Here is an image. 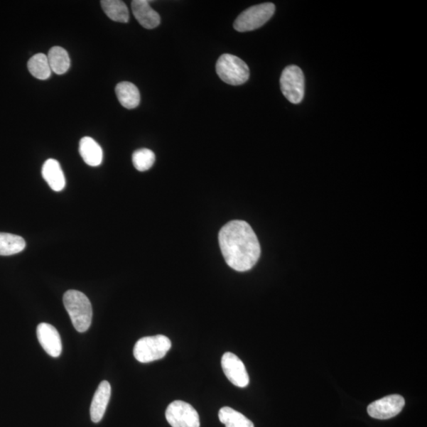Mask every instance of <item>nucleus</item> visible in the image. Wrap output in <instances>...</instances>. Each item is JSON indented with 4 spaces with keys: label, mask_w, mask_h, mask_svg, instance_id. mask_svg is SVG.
<instances>
[{
    "label": "nucleus",
    "mask_w": 427,
    "mask_h": 427,
    "mask_svg": "<svg viewBox=\"0 0 427 427\" xmlns=\"http://www.w3.org/2000/svg\"><path fill=\"white\" fill-rule=\"evenodd\" d=\"M222 368L229 381L239 388L247 387L249 377L243 362L236 355L227 352L222 358Z\"/></svg>",
    "instance_id": "9"
},
{
    "label": "nucleus",
    "mask_w": 427,
    "mask_h": 427,
    "mask_svg": "<svg viewBox=\"0 0 427 427\" xmlns=\"http://www.w3.org/2000/svg\"><path fill=\"white\" fill-rule=\"evenodd\" d=\"M48 63L52 70V72L57 75H63L68 71L71 61L67 52L60 46H55L51 48L47 55Z\"/></svg>",
    "instance_id": "16"
},
{
    "label": "nucleus",
    "mask_w": 427,
    "mask_h": 427,
    "mask_svg": "<svg viewBox=\"0 0 427 427\" xmlns=\"http://www.w3.org/2000/svg\"><path fill=\"white\" fill-rule=\"evenodd\" d=\"M26 248L22 237L0 233V256H11L21 253Z\"/></svg>",
    "instance_id": "19"
},
{
    "label": "nucleus",
    "mask_w": 427,
    "mask_h": 427,
    "mask_svg": "<svg viewBox=\"0 0 427 427\" xmlns=\"http://www.w3.org/2000/svg\"><path fill=\"white\" fill-rule=\"evenodd\" d=\"M219 241L224 259L235 271H249L260 259V242L247 222L235 220L227 223L220 230Z\"/></svg>",
    "instance_id": "1"
},
{
    "label": "nucleus",
    "mask_w": 427,
    "mask_h": 427,
    "mask_svg": "<svg viewBox=\"0 0 427 427\" xmlns=\"http://www.w3.org/2000/svg\"><path fill=\"white\" fill-rule=\"evenodd\" d=\"M80 153L84 162L90 166H99L102 163V149L92 138L86 136L80 140Z\"/></svg>",
    "instance_id": "14"
},
{
    "label": "nucleus",
    "mask_w": 427,
    "mask_h": 427,
    "mask_svg": "<svg viewBox=\"0 0 427 427\" xmlns=\"http://www.w3.org/2000/svg\"><path fill=\"white\" fill-rule=\"evenodd\" d=\"M116 94L121 106L128 109L136 108L140 102V94L134 84L121 82L116 87Z\"/></svg>",
    "instance_id": "15"
},
{
    "label": "nucleus",
    "mask_w": 427,
    "mask_h": 427,
    "mask_svg": "<svg viewBox=\"0 0 427 427\" xmlns=\"http://www.w3.org/2000/svg\"><path fill=\"white\" fill-rule=\"evenodd\" d=\"M276 6L271 3L258 4L246 11L237 18L234 29L239 32H248L261 27L274 15Z\"/></svg>",
    "instance_id": "5"
},
{
    "label": "nucleus",
    "mask_w": 427,
    "mask_h": 427,
    "mask_svg": "<svg viewBox=\"0 0 427 427\" xmlns=\"http://www.w3.org/2000/svg\"><path fill=\"white\" fill-rule=\"evenodd\" d=\"M133 15L146 29H155L161 22L158 13L153 10L148 0H134L131 2Z\"/></svg>",
    "instance_id": "11"
},
{
    "label": "nucleus",
    "mask_w": 427,
    "mask_h": 427,
    "mask_svg": "<svg viewBox=\"0 0 427 427\" xmlns=\"http://www.w3.org/2000/svg\"><path fill=\"white\" fill-rule=\"evenodd\" d=\"M171 346V340L166 335L146 337L136 342L133 354L139 362L148 363L163 359Z\"/></svg>",
    "instance_id": "4"
},
{
    "label": "nucleus",
    "mask_w": 427,
    "mask_h": 427,
    "mask_svg": "<svg viewBox=\"0 0 427 427\" xmlns=\"http://www.w3.org/2000/svg\"><path fill=\"white\" fill-rule=\"evenodd\" d=\"M111 396V386L103 381L95 391L90 406V418L94 423H99L106 413Z\"/></svg>",
    "instance_id": "12"
},
{
    "label": "nucleus",
    "mask_w": 427,
    "mask_h": 427,
    "mask_svg": "<svg viewBox=\"0 0 427 427\" xmlns=\"http://www.w3.org/2000/svg\"><path fill=\"white\" fill-rule=\"evenodd\" d=\"M219 418L226 427H254L251 420L229 407H223L220 410Z\"/></svg>",
    "instance_id": "20"
},
{
    "label": "nucleus",
    "mask_w": 427,
    "mask_h": 427,
    "mask_svg": "<svg viewBox=\"0 0 427 427\" xmlns=\"http://www.w3.org/2000/svg\"><path fill=\"white\" fill-rule=\"evenodd\" d=\"M63 302L76 330L87 332L93 317L92 306L89 298L79 291L70 290L65 293Z\"/></svg>",
    "instance_id": "2"
},
{
    "label": "nucleus",
    "mask_w": 427,
    "mask_h": 427,
    "mask_svg": "<svg viewBox=\"0 0 427 427\" xmlns=\"http://www.w3.org/2000/svg\"><path fill=\"white\" fill-rule=\"evenodd\" d=\"M155 162V153L149 149H139L133 153V165H134L136 169L140 172L150 170Z\"/></svg>",
    "instance_id": "21"
},
{
    "label": "nucleus",
    "mask_w": 427,
    "mask_h": 427,
    "mask_svg": "<svg viewBox=\"0 0 427 427\" xmlns=\"http://www.w3.org/2000/svg\"><path fill=\"white\" fill-rule=\"evenodd\" d=\"M102 9L107 16L117 23H128L129 21V11L128 6L120 0H102L101 1Z\"/></svg>",
    "instance_id": "17"
},
{
    "label": "nucleus",
    "mask_w": 427,
    "mask_h": 427,
    "mask_svg": "<svg viewBox=\"0 0 427 427\" xmlns=\"http://www.w3.org/2000/svg\"><path fill=\"white\" fill-rule=\"evenodd\" d=\"M216 72L220 78L229 85L239 86L249 78V68L239 58L231 54H223L217 61Z\"/></svg>",
    "instance_id": "3"
},
{
    "label": "nucleus",
    "mask_w": 427,
    "mask_h": 427,
    "mask_svg": "<svg viewBox=\"0 0 427 427\" xmlns=\"http://www.w3.org/2000/svg\"><path fill=\"white\" fill-rule=\"evenodd\" d=\"M37 335L40 345L48 355L58 358L62 352L60 335L57 328L47 323H41L38 326Z\"/></svg>",
    "instance_id": "10"
},
{
    "label": "nucleus",
    "mask_w": 427,
    "mask_h": 427,
    "mask_svg": "<svg viewBox=\"0 0 427 427\" xmlns=\"http://www.w3.org/2000/svg\"><path fill=\"white\" fill-rule=\"evenodd\" d=\"M41 172L42 176L53 190L60 192L65 188V174L57 160L48 159L42 167Z\"/></svg>",
    "instance_id": "13"
},
{
    "label": "nucleus",
    "mask_w": 427,
    "mask_h": 427,
    "mask_svg": "<svg viewBox=\"0 0 427 427\" xmlns=\"http://www.w3.org/2000/svg\"><path fill=\"white\" fill-rule=\"evenodd\" d=\"M280 87L286 99L299 104L305 94V77L302 69L296 65L286 67L280 78Z\"/></svg>",
    "instance_id": "6"
},
{
    "label": "nucleus",
    "mask_w": 427,
    "mask_h": 427,
    "mask_svg": "<svg viewBox=\"0 0 427 427\" xmlns=\"http://www.w3.org/2000/svg\"><path fill=\"white\" fill-rule=\"evenodd\" d=\"M27 66L31 75L38 80H45L51 76L52 70L50 63H48L47 55L44 53L34 55L28 61Z\"/></svg>",
    "instance_id": "18"
},
{
    "label": "nucleus",
    "mask_w": 427,
    "mask_h": 427,
    "mask_svg": "<svg viewBox=\"0 0 427 427\" xmlns=\"http://www.w3.org/2000/svg\"><path fill=\"white\" fill-rule=\"evenodd\" d=\"M167 422L172 427H200V416L191 404L181 401L171 403L166 411Z\"/></svg>",
    "instance_id": "7"
},
{
    "label": "nucleus",
    "mask_w": 427,
    "mask_h": 427,
    "mask_svg": "<svg viewBox=\"0 0 427 427\" xmlns=\"http://www.w3.org/2000/svg\"><path fill=\"white\" fill-rule=\"evenodd\" d=\"M405 401L402 396L391 395L377 400L368 406V414L377 419H389L400 414Z\"/></svg>",
    "instance_id": "8"
}]
</instances>
